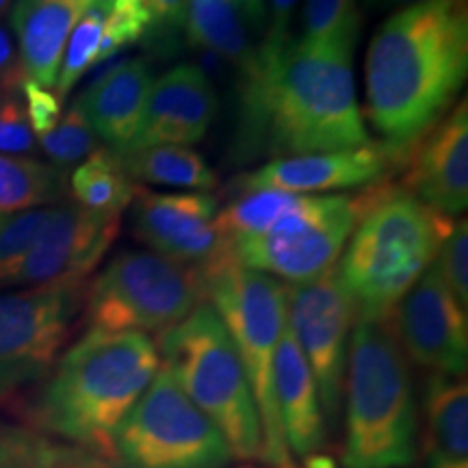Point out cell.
Returning a JSON list of instances; mask_svg holds the SVG:
<instances>
[{"label":"cell","mask_w":468,"mask_h":468,"mask_svg":"<svg viewBox=\"0 0 468 468\" xmlns=\"http://www.w3.org/2000/svg\"><path fill=\"white\" fill-rule=\"evenodd\" d=\"M35 150V133L28 122L25 104L16 96L0 101V152L3 154H25Z\"/></svg>","instance_id":"836d02e7"},{"label":"cell","mask_w":468,"mask_h":468,"mask_svg":"<svg viewBox=\"0 0 468 468\" xmlns=\"http://www.w3.org/2000/svg\"><path fill=\"white\" fill-rule=\"evenodd\" d=\"M207 302L200 271L156 251H122L98 273L85 297L87 332H163Z\"/></svg>","instance_id":"9c48e42d"},{"label":"cell","mask_w":468,"mask_h":468,"mask_svg":"<svg viewBox=\"0 0 468 468\" xmlns=\"http://www.w3.org/2000/svg\"><path fill=\"white\" fill-rule=\"evenodd\" d=\"M111 3L113 0H93L91 7L76 22L74 31L66 44V50H63L61 66H58L57 74L55 93L58 101H63L72 91V87L83 79L87 69L96 66L98 48H101Z\"/></svg>","instance_id":"83f0119b"},{"label":"cell","mask_w":468,"mask_h":468,"mask_svg":"<svg viewBox=\"0 0 468 468\" xmlns=\"http://www.w3.org/2000/svg\"><path fill=\"white\" fill-rule=\"evenodd\" d=\"M80 289H27L0 295V390L48 371L69 335Z\"/></svg>","instance_id":"4fadbf2b"},{"label":"cell","mask_w":468,"mask_h":468,"mask_svg":"<svg viewBox=\"0 0 468 468\" xmlns=\"http://www.w3.org/2000/svg\"><path fill=\"white\" fill-rule=\"evenodd\" d=\"M152 27L150 0H113L111 3L107 25L98 48L96 63L124 52V48L144 37Z\"/></svg>","instance_id":"1f68e13d"},{"label":"cell","mask_w":468,"mask_h":468,"mask_svg":"<svg viewBox=\"0 0 468 468\" xmlns=\"http://www.w3.org/2000/svg\"><path fill=\"white\" fill-rule=\"evenodd\" d=\"M237 7L241 9V14L245 16V20H250L259 31H262L267 25V9H265V0H234Z\"/></svg>","instance_id":"f35d334b"},{"label":"cell","mask_w":468,"mask_h":468,"mask_svg":"<svg viewBox=\"0 0 468 468\" xmlns=\"http://www.w3.org/2000/svg\"><path fill=\"white\" fill-rule=\"evenodd\" d=\"M388 321L393 335L419 367L436 376L464 378L468 367L466 308L447 289L436 262L425 269Z\"/></svg>","instance_id":"5bb4252c"},{"label":"cell","mask_w":468,"mask_h":468,"mask_svg":"<svg viewBox=\"0 0 468 468\" xmlns=\"http://www.w3.org/2000/svg\"><path fill=\"white\" fill-rule=\"evenodd\" d=\"M204 284L207 302L226 325L254 395L262 427V462L292 466L273 388L276 349L289 327V286L237 261L208 273Z\"/></svg>","instance_id":"ba28073f"},{"label":"cell","mask_w":468,"mask_h":468,"mask_svg":"<svg viewBox=\"0 0 468 468\" xmlns=\"http://www.w3.org/2000/svg\"><path fill=\"white\" fill-rule=\"evenodd\" d=\"M430 468H468L466 462H447V464H434Z\"/></svg>","instance_id":"b9f144b4"},{"label":"cell","mask_w":468,"mask_h":468,"mask_svg":"<svg viewBox=\"0 0 468 468\" xmlns=\"http://www.w3.org/2000/svg\"><path fill=\"white\" fill-rule=\"evenodd\" d=\"M365 193V210L336 271L360 319L388 321L434 262L455 219L425 207L401 186H371Z\"/></svg>","instance_id":"5b68a950"},{"label":"cell","mask_w":468,"mask_h":468,"mask_svg":"<svg viewBox=\"0 0 468 468\" xmlns=\"http://www.w3.org/2000/svg\"><path fill=\"white\" fill-rule=\"evenodd\" d=\"M297 0H269V16H267V33L265 42L259 50H278L289 42V27H291V16L295 9Z\"/></svg>","instance_id":"d590c367"},{"label":"cell","mask_w":468,"mask_h":468,"mask_svg":"<svg viewBox=\"0 0 468 468\" xmlns=\"http://www.w3.org/2000/svg\"><path fill=\"white\" fill-rule=\"evenodd\" d=\"M401 159L382 144H368L358 150L317 152V154L280 156L265 163L256 172L239 176L232 180V191L259 193L284 191L308 196L314 191L354 189L384 180Z\"/></svg>","instance_id":"2e32d148"},{"label":"cell","mask_w":468,"mask_h":468,"mask_svg":"<svg viewBox=\"0 0 468 468\" xmlns=\"http://www.w3.org/2000/svg\"><path fill=\"white\" fill-rule=\"evenodd\" d=\"M107 455L0 420V468H111Z\"/></svg>","instance_id":"cb8c5ba5"},{"label":"cell","mask_w":468,"mask_h":468,"mask_svg":"<svg viewBox=\"0 0 468 468\" xmlns=\"http://www.w3.org/2000/svg\"><path fill=\"white\" fill-rule=\"evenodd\" d=\"M183 27L189 44L226 58L241 74L254 63L256 48L250 42L245 16L234 0H189Z\"/></svg>","instance_id":"603a6c76"},{"label":"cell","mask_w":468,"mask_h":468,"mask_svg":"<svg viewBox=\"0 0 468 468\" xmlns=\"http://www.w3.org/2000/svg\"><path fill=\"white\" fill-rule=\"evenodd\" d=\"M133 180L176 189L210 191L218 186V176L197 152L185 145H152L120 156Z\"/></svg>","instance_id":"d4e9b609"},{"label":"cell","mask_w":468,"mask_h":468,"mask_svg":"<svg viewBox=\"0 0 468 468\" xmlns=\"http://www.w3.org/2000/svg\"><path fill=\"white\" fill-rule=\"evenodd\" d=\"M347 468H399L417 458V406L403 349L386 321L360 319L349 338Z\"/></svg>","instance_id":"8992f818"},{"label":"cell","mask_w":468,"mask_h":468,"mask_svg":"<svg viewBox=\"0 0 468 468\" xmlns=\"http://www.w3.org/2000/svg\"><path fill=\"white\" fill-rule=\"evenodd\" d=\"M218 115V93L202 68L183 63L152 80L131 150L200 144ZM126 152V154H128ZM124 156V154H122Z\"/></svg>","instance_id":"ac0fdd59"},{"label":"cell","mask_w":468,"mask_h":468,"mask_svg":"<svg viewBox=\"0 0 468 468\" xmlns=\"http://www.w3.org/2000/svg\"><path fill=\"white\" fill-rule=\"evenodd\" d=\"M50 218V208H31L5 215L0 224V286H14L39 232Z\"/></svg>","instance_id":"f546056e"},{"label":"cell","mask_w":468,"mask_h":468,"mask_svg":"<svg viewBox=\"0 0 468 468\" xmlns=\"http://www.w3.org/2000/svg\"><path fill=\"white\" fill-rule=\"evenodd\" d=\"M367 3L376 9H403L410 7V5L425 3V0H367Z\"/></svg>","instance_id":"ab89813d"},{"label":"cell","mask_w":468,"mask_h":468,"mask_svg":"<svg viewBox=\"0 0 468 468\" xmlns=\"http://www.w3.org/2000/svg\"><path fill=\"white\" fill-rule=\"evenodd\" d=\"M3 98H7V96H3V93H0V101H3Z\"/></svg>","instance_id":"bcb514c9"},{"label":"cell","mask_w":468,"mask_h":468,"mask_svg":"<svg viewBox=\"0 0 468 468\" xmlns=\"http://www.w3.org/2000/svg\"><path fill=\"white\" fill-rule=\"evenodd\" d=\"M66 193V176L57 165L27 156L0 154V215L22 213Z\"/></svg>","instance_id":"4316f807"},{"label":"cell","mask_w":468,"mask_h":468,"mask_svg":"<svg viewBox=\"0 0 468 468\" xmlns=\"http://www.w3.org/2000/svg\"><path fill=\"white\" fill-rule=\"evenodd\" d=\"M354 302L336 269L313 282L289 286V330L306 358L324 419L335 423L345 393L349 338L354 330Z\"/></svg>","instance_id":"8fae6325"},{"label":"cell","mask_w":468,"mask_h":468,"mask_svg":"<svg viewBox=\"0 0 468 468\" xmlns=\"http://www.w3.org/2000/svg\"><path fill=\"white\" fill-rule=\"evenodd\" d=\"M93 0H17L11 25L25 76L39 87H55L63 50L76 22Z\"/></svg>","instance_id":"d6986e66"},{"label":"cell","mask_w":468,"mask_h":468,"mask_svg":"<svg viewBox=\"0 0 468 468\" xmlns=\"http://www.w3.org/2000/svg\"><path fill=\"white\" fill-rule=\"evenodd\" d=\"M42 150L50 156L57 167H68L72 163L85 161L93 150H98V137L79 104H72L58 124L39 137Z\"/></svg>","instance_id":"4dcf8cb0"},{"label":"cell","mask_w":468,"mask_h":468,"mask_svg":"<svg viewBox=\"0 0 468 468\" xmlns=\"http://www.w3.org/2000/svg\"><path fill=\"white\" fill-rule=\"evenodd\" d=\"M113 460L126 468H226L234 455L218 425L186 397L163 362L117 427Z\"/></svg>","instance_id":"30bf717a"},{"label":"cell","mask_w":468,"mask_h":468,"mask_svg":"<svg viewBox=\"0 0 468 468\" xmlns=\"http://www.w3.org/2000/svg\"><path fill=\"white\" fill-rule=\"evenodd\" d=\"M152 87V69L145 58H128L109 79L90 85L76 101L91 131L115 154H126L137 137Z\"/></svg>","instance_id":"44dd1931"},{"label":"cell","mask_w":468,"mask_h":468,"mask_svg":"<svg viewBox=\"0 0 468 468\" xmlns=\"http://www.w3.org/2000/svg\"><path fill=\"white\" fill-rule=\"evenodd\" d=\"M273 388H276L280 427L289 452L302 458L317 453L325 441L324 412H321L317 384L289 327L276 349Z\"/></svg>","instance_id":"ffe728a7"},{"label":"cell","mask_w":468,"mask_h":468,"mask_svg":"<svg viewBox=\"0 0 468 468\" xmlns=\"http://www.w3.org/2000/svg\"><path fill=\"white\" fill-rule=\"evenodd\" d=\"M159 354L186 397L218 425L232 455L262 460V427L248 376L226 325L208 302L159 335Z\"/></svg>","instance_id":"52a82bcc"},{"label":"cell","mask_w":468,"mask_h":468,"mask_svg":"<svg viewBox=\"0 0 468 468\" xmlns=\"http://www.w3.org/2000/svg\"><path fill=\"white\" fill-rule=\"evenodd\" d=\"M120 226L122 215L93 213L76 202L50 208V218L17 271L14 286L80 289L113 245Z\"/></svg>","instance_id":"9a60e30c"},{"label":"cell","mask_w":468,"mask_h":468,"mask_svg":"<svg viewBox=\"0 0 468 468\" xmlns=\"http://www.w3.org/2000/svg\"><path fill=\"white\" fill-rule=\"evenodd\" d=\"M25 79V69H22L16 46L11 42V35L0 27V93L14 96L17 90H22Z\"/></svg>","instance_id":"8d00e7d4"},{"label":"cell","mask_w":468,"mask_h":468,"mask_svg":"<svg viewBox=\"0 0 468 468\" xmlns=\"http://www.w3.org/2000/svg\"><path fill=\"white\" fill-rule=\"evenodd\" d=\"M7 5H9V0H0V11L7 7Z\"/></svg>","instance_id":"7bdbcfd3"},{"label":"cell","mask_w":468,"mask_h":468,"mask_svg":"<svg viewBox=\"0 0 468 468\" xmlns=\"http://www.w3.org/2000/svg\"><path fill=\"white\" fill-rule=\"evenodd\" d=\"M131 207L134 234L156 254L196 269L202 278L234 261L218 226L219 202L213 193H154L137 186Z\"/></svg>","instance_id":"7c38bea8"},{"label":"cell","mask_w":468,"mask_h":468,"mask_svg":"<svg viewBox=\"0 0 468 468\" xmlns=\"http://www.w3.org/2000/svg\"><path fill=\"white\" fill-rule=\"evenodd\" d=\"M159 367V347L142 332H87L66 351L46 382L33 414L35 423L58 441L113 460L117 427Z\"/></svg>","instance_id":"3957f363"},{"label":"cell","mask_w":468,"mask_h":468,"mask_svg":"<svg viewBox=\"0 0 468 468\" xmlns=\"http://www.w3.org/2000/svg\"><path fill=\"white\" fill-rule=\"evenodd\" d=\"M401 189L444 218H460L468 207V102L427 131L403 154Z\"/></svg>","instance_id":"e0dca14e"},{"label":"cell","mask_w":468,"mask_h":468,"mask_svg":"<svg viewBox=\"0 0 468 468\" xmlns=\"http://www.w3.org/2000/svg\"><path fill=\"white\" fill-rule=\"evenodd\" d=\"M358 33L356 0H306L303 5V42L356 46Z\"/></svg>","instance_id":"f1b7e54d"},{"label":"cell","mask_w":468,"mask_h":468,"mask_svg":"<svg viewBox=\"0 0 468 468\" xmlns=\"http://www.w3.org/2000/svg\"><path fill=\"white\" fill-rule=\"evenodd\" d=\"M265 468H295V466H265Z\"/></svg>","instance_id":"ee69618b"},{"label":"cell","mask_w":468,"mask_h":468,"mask_svg":"<svg viewBox=\"0 0 468 468\" xmlns=\"http://www.w3.org/2000/svg\"><path fill=\"white\" fill-rule=\"evenodd\" d=\"M425 453L430 466L468 458V384L431 373L425 388Z\"/></svg>","instance_id":"7402d4cb"},{"label":"cell","mask_w":468,"mask_h":468,"mask_svg":"<svg viewBox=\"0 0 468 468\" xmlns=\"http://www.w3.org/2000/svg\"><path fill=\"white\" fill-rule=\"evenodd\" d=\"M3 218H5V215H0V224H3Z\"/></svg>","instance_id":"f6af8a7d"},{"label":"cell","mask_w":468,"mask_h":468,"mask_svg":"<svg viewBox=\"0 0 468 468\" xmlns=\"http://www.w3.org/2000/svg\"><path fill=\"white\" fill-rule=\"evenodd\" d=\"M436 267L458 300L462 308L468 310V224L466 219H455L452 230L442 239L436 254Z\"/></svg>","instance_id":"d6a6232c"},{"label":"cell","mask_w":468,"mask_h":468,"mask_svg":"<svg viewBox=\"0 0 468 468\" xmlns=\"http://www.w3.org/2000/svg\"><path fill=\"white\" fill-rule=\"evenodd\" d=\"M354 48L303 39L278 50L256 48L243 74L234 154L280 159L373 144L356 98Z\"/></svg>","instance_id":"6da1fadb"},{"label":"cell","mask_w":468,"mask_h":468,"mask_svg":"<svg viewBox=\"0 0 468 468\" xmlns=\"http://www.w3.org/2000/svg\"><path fill=\"white\" fill-rule=\"evenodd\" d=\"M189 0H150L152 25L161 31H172L185 22V11Z\"/></svg>","instance_id":"74e56055"},{"label":"cell","mask_w":468,"mask_h":468,"mask_svg":"<svg viewBox=\"0 0 468 468\" xmlns=\"http://www.w3.org/2000/svg\"><path fill=\"white\" fill-rule=\"evenodd\" d=\"M22 91H25L27 98L25 109L33 133L39 134V137L50 133L58 124V120H61V101L57 98V93L46 90V87H39L28 79H25V83H22Z\"/></svg>","instance_id":"e575fe53"},{"label":"cell","mask_w":468,"mask_h":468,"mask_svg":"<svg viewBox=\"0 0 468 468\" xmlns=\"http://www.w3.org/2000/svg\"><path fill=\"white\" fill-rule=\"evenodd\" d=\"M468 74V3L425 0L395 11L368 44L367 117L399 156L452 107Z\"/></svg>","instance_id":"7a4b0ae2"},{"label":"cell","mask_w":468,"mask_h":468,"mask_svg":"<svg viewBox=\"0 0 468 468\" xmlns=\"http://www.w3.org/2000/svg\"><path fill=\"white\" fill-rule=\"evenodd\" d=\"M137 186L113 150H93L69 178L79 207L107 215H122L131 207Z\"/></svg>","instance_id":"484cf974"},{"label":"cell","mask_w":468,"mask_h":468,"mask_svg":"<svg viewBox=\"0 0 468 468\" xmlns=\"http://www.w3.org/2000/svg\"><path fill=\"white\" fill-rule=\"evenodd\" d=\"M365 202L367 193H245L221 210L218 226L239 265L306 284L336 269Z\"/></svg>","instance_id":"277c9868"},{"label":"cell","mask_w":468,"mask_h":468,"mask_svg":"<svg viewBox=\"0 0 468 468\" xmlns=\"http://www.w3.org/2000/svg\"><path fill=\"white\" fill-rule=\"evenodd\" d=\"M303 468H338V466L336 462L327 458V455L313 453V455H306V464H303Z\"/></svg>","instance_id":"60d3db41"}]
</instances>
